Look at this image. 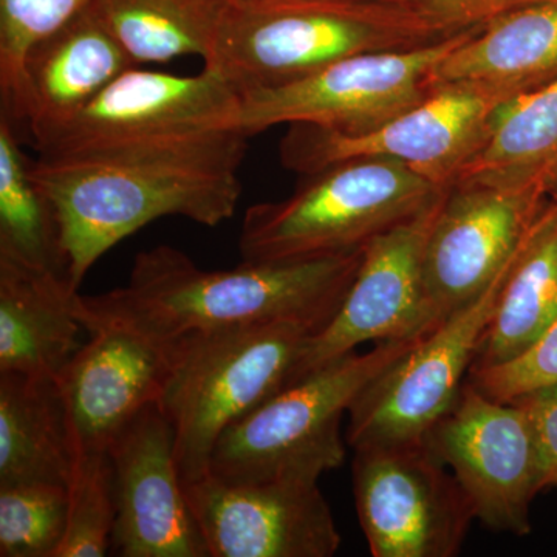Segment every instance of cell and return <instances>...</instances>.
<instances>
[{"label":"cell","instance_id":"cell-20","mask_svg":"<svg viewBox=\"0 0 557 557\" xmlns=\"http://www.w3.org/2000/svg\"><path fill=\"white\" fill-rule=\"evenodd\" d=\"M138 67L86 9L39 40L25 61L30 138L75 115L126 70Z\"/></svg>","mask_w":557,"mask_h":557},{"label":"cell","instance_id":"cell-9","mask_svg":"<svg viewBox=\"0 0 557 557\" xmlns=\"http://www.w3.org/2000/svg\"><path fill=\"white\" fill-rule=\"evenodd\" d=\"M355 450L354 496L373 557H454L474 520L463 490L424 442Z\"/></svg>","mask_w":557,"mask_h":557},{"label":"cell","instance_id":"cell-3","mask_svg":"<svg viewBox=\"0 0 557 557\" xmlns=\"http://www.w3.org/2000/svg\"><path fill=\"white\" fill-rule=\"evenodd\" d=\"M456 35L409 0H223L203 62L242 95L346 58L413 50Z\"/></svg>","mask_w":557,"mask_h":557},{"label":"cell","instance_id":"cell-16","mask_svg":"<svg viewBox=\"0 0 557 557\" xmlns=\"http://www.w3.org/2000/svg\"><path fill=\"white\" fill-rule=\"evenodd\" d=\"M115 493L112 552L120 557H209L175 460V435L159 403L109 448Z\"/></svg>","mask_w":557,"mask_h":557},{"label":"cell","instance_id":"cell-7","mask_svg":"<svg viewBox=\"0 0 557 557\" xmlns=\"http://www.w3.org/2000/svg\"><path fill=\"white\" fill-rule=\"evenodd\" d=\"M482 27L413 50L358 54L306 78L245 91L237 131L249 138L277 124H313L350 135L379 129L426 101L435 91V67Z\"/></svg>","mask_w":557,"mask_h":557},{"label":"cell","instance_id":"cell-14","mask_svg":"<svg viewBox=\"0 0 557 557\" xmlns=\"http://www.w3.org/2000/svg\"><path fill=\"white\" fill-rule=\"evenodd\" d=\"M557 180L454 183L424 249V285L440 321L474 302L515 258Z\"/></svg>","mask_w":557,"mask_h":557},{"label":"cell","instance_id":"cell-24","mask_svg":"<svg viewBox=\"0 0 557 557\" xmlns=\"http://www.w3.org/2000/svg\"><path fill=\"white\" fill-rule=\"evenodd\" d=\"M223 0H94L90 9L135 65L207 60Z\"/></svg>","mask_w":557,"mask_h":557},{"label":"cell","instance_id":"cell-23","mask_svg":"<svg viewBox=\"0 0 557 557\" xmlns=\"http://www.w3.org/2000/svg\"><path fill=\"white\" fill-rule=\"evenodd\" d=\"M557 180V78L494 109L485 141L456 182Z\"/></svg>","mask_w":557,"mask_h":557},{"label":"cell","instance_id":"cell-11","mask_svg":"<svg viewBox=\"0 0 557 557\" xmlns=\"http://www.w3.org/2000/svg\"><path fill=\"white\" fill-rule=\"evenodd\" d=\"M497 104L474 87L440 86L417 108L366 134L289 124L278 153L287 170L306 177L341 161L381 157L406 164L440 188H449L482 148Z\"/></svg>","mask_w":557,"mask_h":557},{"label":"cell","instance_id":"cell-8","mask_svg":"<svg viewBox=\"0 0 557 557\" xmlns=\"http://www.w3.org/2000/svg\"><path fill=\"white\" fill-rule=\"evenodd\" d=\"M240 94L219 72L178 76L132 67L75 115L32 138L39 159L237 131Z\"/></svg>","mask_w":557,"mask_h":557},{"label":"cell","instance_id":"cell-5","mask_svg":"<svg viewBox=\"0 0 557 557\" xmlns=\"http://www.w3.org/2000/svg\"><path fill=\"white\" fill-rule=\"evenodd\" d=\"M424 336L351 351L281 388L220 435L208 474L226 483L319 482L346 460L344 413Z\"/></svg>","mask_w":557,"mask_h":557},{"label":"cell","instance_id":"cell-29","mask_svg":"<svg viewBox=\"0 0 557 557\" xmlns=\"http://www.w3.org/2000/svg\"><path fill=\"white\" fill-rule=\"evenodd\" d=\"M468 381L487 398L502 403L557 386V319L518 357L487 368H472Z\"/></svg>","mask_w":557,"mask_h":557},{"label":"cell","instance_id":"cell-25","mask_svg":"<svg viewBox=\"0 0 557 557\" xmlns=\"http://www.w3.org/2000/svg\"><path fill=\"white\" fill-rule=\"evenodd\" d=\"M0 256L67 277L60 226L50 201L33 182L20 134L0 116Z\"/></svg>","mask_w":557,"mask_h":557},{"label":"cell","instance_id":"cell-31","mask_svg":"<svg viewBox=\"0 0 557 557\" xmlns=\"http://www.w3.org/2000/svg\"><path fill=\"white\" fill-rule=\"evenodd\" d=\"M453 32L482 27L500 14L536 0H409Z\"/></svg>","mask_w":557,"mask_h":557},{"label":"cell","instance_id":"cell-18","mask_svg":"<svg viewBox=\"0 0 557 557\" xmlns=\"http://www.w3.org/2000/svg\"><path fill=\"white\" fill-rule=\"evenodd\" d=\"M556 78L557 0H536L500 14L434 70L435 89L460 84L498 102Z\"/></svg>","mask_w":557,"mask_h":557},{"label":"cell","instance_id":"cell-1","mask_svg":"<svg viewBox=\"0 0 557 557\" xmlns=\"http://www.w3.org/2000/svg\"><path fill=\"white\" fill-rule=\"evenodd\" d=\"M247 141L231 129L30 161L57 215L70 285L79 289L106 252L153 220L218 226L233 218Z\"/></svg>","mask_w":557,"mask_h":557},{"label":"cell","instance_id":"cell-19","mask_svg":"<svg viewBox=\"0 0 557 557\" xmlns=\"http://www.w3.org/2000/svg\"><path fill=\"white\" fill-rule=\"evenodd\" d=\"M78 289L0 256V373L58 380L79 350Z\"/></svg>","mask_w":557,"mask_h":557},{"label":"cell","instance_id":"cell-2","mask_svg":"<svg viewBox=\"0 0 557 557\" xmlns=\"http://www.w3.org/2000/svg\"><path fill=\"white\" fill-rule=\"evenodd\" d=\"M364 247L321 258L242 260L233 270L208 271L160 245L138 252L126 287L78 293L76 317L89 333L126 330L157 343L269 322H302L319 332L346 298Z\"/></svg>","mask_w":557,"mask_h":557},{"label":"cell","instance_id":"cell-13","mask_svg":"<svg viewBox=\"0 0 557 557\" xmlns=\"http://www.w3.org/2000/svg\"><path fill=\"white\" fill-rule=\"evenodd\" d=\"M424 443L453 472L474 519L512 536L531 533V504L544 490L533 432L518 403L487 398L467 380Z\"/></svg>","mask_w":557,"mask_h":557},{"label":"cell","instance_id":"cell-28","mask_svg":"<svg viewBox=\"0 0 557 557\" xmlns=\"http://www.w3.org/2000/svg\"><path fill=\"white\" fill-rule=\"evenodd\" d=\"M67 511V486H0V556L57 557Z\"/></svg>","mask_w":557,"mask_h":557},{"label":"cell","instance_id":"cell-30","mask_svg":"<svg viewBox=\"0 0 557 557\" xmlns=\"http://www.w3.org/2000/svg\"><path fill=\"white\" fill-rule=\"evenodd\" d=\"M518 403L525 410L536 445L542 490L557 486V386L539 388Z\"/></svg>","mask_w":557,"mask_h":557},{"label":"cell","instance_id":"cell-6","mask_svg":"<svg viewBox=\"0 0 557 557\" xmlns=\"http://www.w3.org/2000/svg\"><path fill=\"white\" fill-rule=\"evenodd\" d=\"M288 199L252 205L239 237L242 260L273 262L343 255L412 218L446 188L397 160L341 161Z\"/></svg>","mask_w":557,"mask_h":557},{"label":"cell","instance_id":"cell-21","mask_svg":"<svg viewBox=\"0 0 557 557\" xmlns=\"http://www.w3.org/2000/svg\"><path fill=\"white\" fill-rule=\"evenodd\" d=\"M75 460L58 381L0 373V486H67Z\"/></svg>","mask_w":557,"mask_h":557},{"label":"cell","instance_id":"cell-26","mask_svg":"<svg viewBox=\"0 0 557 557\" xmlns=\"http://www.w3.org/2000/svg\"><path fill=\"white\" fill-rule=\"evenodd\" d=\"M94 0H0V101L3 119L27 129L30 120L25 61L39 40L67 24Z\"/></svg>","mask_w":557,"mask_h":557},{"label":"cell","instance_id":"cell-22","mask_svg":"<svg viewBox=\"0 0 557 557\" xmlns=\"http://www.w3.org/2000/svg\"><path fill=\"white\" fill-rule=\"evenodd\" d=\"M556 319L557 199L545 205L528 233L472 368H487L518 357Z\"/></svg>","mask_w":557,"mask_h":557},{"label":"cell","instance_id":"cell-4","mask_svg":"<svg viewBox=\"0 0 557 557\" xmlns=\"http://www.w3.org/2000/svg\"><path fill=\"white\" fill-rule=\"evenodd\" d=\"M317 330L269 322L170 341V370L159 406L175 435L183 485L208 475L220 435L288 384Z\"/></svg>","mask_w":557,"mask_h":557},{"label":"cell","instance_id":"cell-12","mask_svg":"<svg viewBox=\"0 0 557 557\" xmlns=\"http://www.w3.org/2000/svg\"><path fill=\"white\" fill-rule=\"evenodd\" d=\"M446 189L416 215L366 244L346 298L332 321L307 341L288 384L362 344L420 338L437 327L442 321L429 300L423 262Z\"/></svg>","mask_w":557,"mask_h":557},{"label":"cell","instance_id":"cell-15","mask_svg":"<svg viewBox=\"0 0 557 557\" xmlns=\"http://www.w3.org/2000/svg\"><path fill=\"white\" fill-rule=\"evenodd\" d=\"M318 483H226L208 474L185 491L209 557H332L341 534Z\"/></svg>","mask_w":557,"mask_h":557},{"label":"cell","instance_id":"cell-27","mask_svg":"<svg viewBox=\"0 0 557 557\" xmlns=\"http://www.w3.org/2000/svg\"><path fill=\"white\" fill-rule=\"evenodd\" d=\"M67 528L57 557H102L112 552L115 493L109 453H76L67 485Z\"/></svg>","mask_w":557,"mask_h":557},{"label":"cell","instance_id":"cell-17","mask_svg":"<svg viewBox=\"0 0 557 557\" xmlns=\"http://www.w3.org/2000/svg\"><path fill=\"white\" fill-rule=\"evenodd\" d=\"M170 370V344L126 330L90 333L58 376L76 453H109L141 410L159 403Z\"/></svg>","mask_w":557,"mask_h":557},{"label":"cell","instance_id":"cell-10","mask_svg":"<svg viewBox=\"0 0 557 557\" xmlns=\"http://www.w3.org/2000/svg\"><path fill=\"white\" fill-rule=\"evenodd\" d=\"M519 251L482 296L443 319L359 394L348 410L350 448L424 442L467 383Z\"/></svg>","mask_w":557,"mask_h":557}]
</instances>
